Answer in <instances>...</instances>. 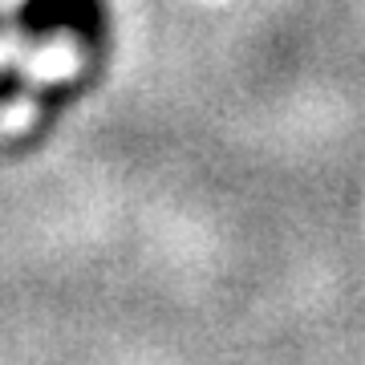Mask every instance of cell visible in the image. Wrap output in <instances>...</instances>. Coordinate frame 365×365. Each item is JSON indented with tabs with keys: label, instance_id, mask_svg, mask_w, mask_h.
<instances>
[{
	"label": "cell",
	"instance_id": "cell-1",
	"mask_svg": "<svg viewBox=\"0 0 365 365\" xmlns=\"http://www.w3.org/2000/svg\"><path fill=\"white\" fill-rule=\"evenodd\" d=\"M21 25L29 33H78L98 37L106 29V0H25Z\"/></svg>",
	"mask_w": 365,
	"mask_h": 365
}]
</instances>
